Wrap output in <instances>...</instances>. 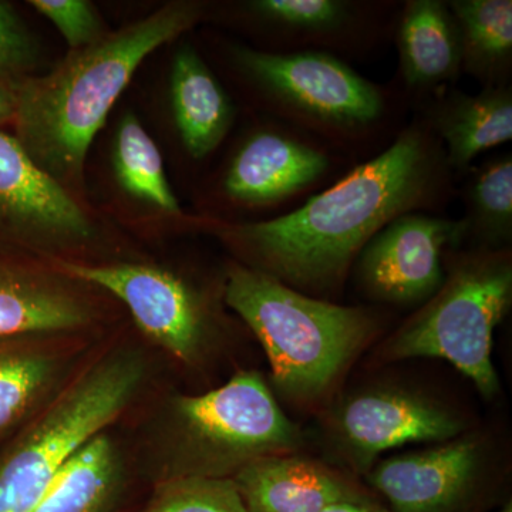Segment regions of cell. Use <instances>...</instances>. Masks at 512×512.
<instances>
[{
  "instance_id": "obj_1",
  "label": "cell",
  "mask_w": 512,
  "mask_h": 512,
  "mask_svg": "<svg viewBox=\"0 0 512 512\" xmlns=\"http://www.w3.org/2000/svg\"><path fill=\"white\" fill-rule=\"evenodd\" d=\"M441 170L439 144L414 124L382 154L357 165L299 210L232 225L222 234L244 249L255 269L282 284L330 288L380 229L433 200Z\"/></svg>"
},
{
  "instance_id": "obj_2",
  "label": "cell",
  "mask_w": 512,
  "mask_h": 512,
  "mask_svg": "<svg viewBox=\"0 0 512 512\" xmlns=\"http://www.w3.org/2000/svg\"><path fill=\"white\" fill-rule=\"evenodd\" d=\"M204 6L171 2L147 18L72 50L52 72L16 87L15 138L33 163L72 192L94 137L141 63L197 25Z\"/></svg>"
},
{
  "instance_id": "obj_3",
  "label": "cell",
  "mask_w": 512,
  "mask_h": 512,
  "mask_svg": "<svg viewBox=\"0 0 512 512\" xmlns=\"http://www.w3.org/2000/svg\"><path fill=\"white\" fill-rule=\"evenodd\" d=\"M224 296L261 342L276 387L296 399L325 392L375 329L363 309L311 298L247 266L229 269Z\"/></svg>"
},
{
  "instance_id": "obj_4",
  "label": "cell",
  "mask_w": 512,
  "mask_h": 512,
  "mask_svg": "<svg viewBox=\"0 0 512 512\" xmlns=\"http://www.w3.org/2000/svg\"><path fill=\"white\" fill-rule=\"evenodd\" d=\"M512 268L504 252L466 256L439 291L386 346L393 359L447 360L485 397L498 392L493 363L494 330L510 311Z\"/></svg>"
},
{
  "instance_id": "obj_5",
  "label": "cell",
  "mask_w": 512,
  "mask_h": 512,
  "mask_svg": "<svg viewBox=\"0 0 512 512\" xmlns=\"http://www.w3.org/2000/svg\"><path fill=\"white\" fill-rule=\"evenodd\" d=\"M144 362L121 352L84 373L0 460V512H30L64 464L123 412Z\"/></svg>"
},
{
  "instance_id": "obj_6",
  "label": "cell",
  "mask_w": 512,
  "mask_h": 512,
  "mask_svg": "<svg viewBox=\"0 0 512 512\" xmlns=\"http://www.w3.org/2000/svg\"><path fill=\"white\" fill-rule=\"evenodd\" d=\"M174 414L190 460L183 476L232 478L252 461L286 456L301 443L298 429L252 370L211 392L177 397Z\"/></svg>"
},
{
  "instance_id": "obj_7",
  "label": "cell",
  "mask_w": 512,
  "mask_h": 512,
  "mask_svg": "<svg viewBox=\"0 0 512 512\" xmlns=\"http://www.w3.org/2000/svg\"><path fill=\"white\" fill-rule=\"evenodd\" d=\"M234 57L262 92L312 123L357 130L382 116L384 97L379 87L328 53H269L237 47Z\"/></svg>"
},
{
  "instance_id": "obj_8",
  "label": "cell",
  "mask_w": 512,
  "mask_h": 512,
  "mask_svg": "<svg viewBox=\"0 0 512 512\" xmlns=\"http://www.w3.org/2000/svg\"><path fill=\"white\" fill-rule=\"evenodd\" d=\"M97 228L72 192L40 170L15 136L0 131V251H72Z\"/></svg>"
},
{
  "instance_id": "obj_9",
  "label": "cell",
  "mask_w": 512,
  "mask_h": 512,
  "mask_svg": "<svg viewBox=\"0 0 512 512\" xmlns=\"http://www.w3.org/2000/svg\"><path fill=\"white\" fill-rule=\"evenodd\" d=\"M62 274L116 296L144 335L183 362L200 355L211 316L200 292L160 266L59 262Z\"/></svg>"
},
{
  "instance_id": "obj_10",
  "label": "cell",
  "mask_w": 512,
  "mask_h": 512,
  "mask_svg": "<svg viewBox=\"0 0 512 512\" xmlns=\"http://www.w3.org/2000/svg\"><path fill=\"white\" fill-rule=\"evenodd\" d=\"M466 234L463 221L404 214L360 251L357 272L373 298L400 305L427 301L444 282L441 255Z\"/></svg>"
},
{
  "instance_id": "obj_11",
  "label": "cell",
  "mask_w": 512,
  "mask_h": 512,
  "mask_svg": "<svg viewBox=\"0 0 512 512\" xmlns=\"http://www.w3.org/2000/svg\"><path fill=\"white\" fill-rule=\"evenodd\" d=\"M367 481L392 512H477L483 501L480 450L470 439L389 458Z\"/></svg>"
},
{
  "instance_id": "obj_12",
  "label": "cell",
  "mask_w": 512,
  "mask_h": 512,
  "mask_svg": "<svg viewBox=\"0 0 512 512\" xmlns=\"http://www.w3.org/2000/svg\"><path fill=\"white\" fill-rule=\"evenodd\" d=\"M338 427L357 470L372 467L384 451L410 443L451 440L463 430L460 421L443 407L397 390L353 397L340 410Z\"/></svg>"
},
{
  "instance_id": "obj_13",
  "label": "cell",
  "mask_w": 512,
  "mask_h": 512,
  "mask_svg": "<svg viewBox=\"0 0 512 512\" xmlns=\"http://www.w3.org/2000/svg\"><path fill=\"white\" fill-rule=\"evenodd\" d=\"M90 319L72 278L0 258V342L72 332Z\"/></svg>"
},
{
  "instance_id": "obj_14",
  "label": "cell",
  "mask_w": 512,
  "mask_h": 512,
  "mask_svg": "<svg viewBox=\"0 0 512 512\" xmlns=\"http://www.w3.org/2000/svg\"><path fill=\"white\" fill-rule=\"evenodd\" d=\"M328 168L322 151L286 134L259 131L235 154L224 187L241 204L268 205L305 190Z\"/></svg>"
},
{
  "instance_id": "obj_15",
  "label": "cell",
  "mask_w": 512,
  "mask_h": 512,
  "mask_svg": "<svg viewBox=\"0 0 512 512\" xmlns=\"http://www.w3.org/2000/svg\"><path fill=\"white\" fill-rule=\"evenodd\" d=\"M232 480L248 512H320L340 501L367 498L328 468L289 454L258 458Z\"/></svg>"
},
{
  "instance_id": "obj_16",
  "label": "cell",
  "mask_w": 512,
  "mask_h": 512,
  "mask_svg": "<svg viewBox=\"0 0 512 512\" xmlns=\"http://www.w3.org/2000/svg\"><path fill=\"white\" fill-rule=\"evenodd\" d=\"M170 93L185 150L195 160L210 156L227 137L235 110L224 87L191 46L175 53Z\"/></svg>"
},
{
  "instance_id": "obj_17",
  "label": "cell",
  "mask_w": 512,
  "mask_h": 512,
  "mask_svg": "<svg viewBox=\"0 0 512 512\" xmlns=\"http://www.w3.org/2000/svg\"><path fill=\"white\" fill-rule=\"evenodd\" d=\"M433 124L446 146L448 167L463 173L478 154L511 140V89L488 86L476 96L451 94L437 107Z\"/></svg>"
},
{
  "instance_id": "obj_18",
  "label": "cell",
  "mask_w": 512,
  "mask_h": 512,
  "mask_svg": "<svg viewBox=\"0 0 512 512\" xmlns=\"http://www.w3.org/2000/svg\"><path fill=\"white\" fill-rule=\"evenodd\" d=\"M400 67L412 87L456 79L463 67L456 20L447 3L410 0L399 25Z\"/></svg>"
},
{
  "instance_id": "obj_19",
  "label": "cell",
  "mask_w": 512,
  "mask_h": 512,
  "mask_svg": "<svg viewBox=\"0 0 512 512\" xmlns=\"http://www.w3.org/2000/svg\"><path fill=\"white\" fill-rule=\"evenodd\" d=\"M121 474L113 441L97 434L64 464L30 512H110L120 495Z\"/></svg>"
},
{
  "instance_id": "obj_20",
  "label": "cell",
  "mask_w": 512,
  "mask_h": 512,
  "mask_svg": "<svg viewBox=\"0 0 512 512\" xmlns=\"http://www.w3.org/2000/svg\"><path fill=\"white\" fill-rule=\"evenodd\" d=\"M447 5L456 20L463 66L494 82L511 64V0H453Z\"/></svg>"
},
{
  "instance_id": "obj_21",
  "label": "cell",
  "mask_w": 512,
  "mask_h": 512,
  "mask_svg": "<svg viewBox=\"0 0 512 512\" xmlns=\"http://www.w3.org/2000/svg\"><path fill=\"white\" fill-rule=\"evenodd\" d=\"M113 168L120 187L131 197L165 214H181L160 150L133 113L123 117L117 130Z\"/></svg>"
},
{
  "instance_id": "obj_22",
  "label": "cell",
  "mask_w": 512,
  "mask_h": 512,
  "mask_svg": "<svg viewBox=\"0 0 512 512\" xmlns=\"http://www.w3.org/2000/svg\"><path fill=\"white\" fill-rule=\"evenodd\" d=\"M56 376V362L26 340L0 342V440L42 400Z\"/></svg>"
},
{
  "instance_id": "obj_23",
  "label": "cell",
  "mask_w": 512,
  "mask_h": 512,
  "mask_svg": "<svg viewBox=\"0 0 512 512\" xmlns=\"http://www.w3.org/2000/svg\"><path fill=\"white\" fill-rule=\"evenodd\" d=\"M468 218L466 232L485 244L510 242L512 234V158L500 156L474 170L467 191Z\"/></svg>"
},
{
  "instance_id": "obj_24",
  "label": "cell",
  "mask_w": 512,
  "mask_h": 512,
  "mask_svg": "<svg viewBox=\"0 0 512 512\" xmlns=\"http://www.w3.org/2000/svg\"><path fill=\"white\" fill-rule=\"evenodd\" d=\"M143 512H248L232 478L178 476L165 481Z\"/></svg>"
},
{
  "instance_id": "obj_25",
  "label": "cell",
  "mask_w": 512,
  "mask_h": 512,
  "mask_svg": "<svg viewBox=\"0 0 512 512\" xmlns=\"http://www.w3.org/2000/svg\"><path fill=\"white\" fill-rule=\"evenodd\" d=\"M247 8L262 22L295 35L333 32L352 18L349 3L340 0H254Z\"/></svg>"
},
{
  "instance_id": "obj_26",
  "label": "cell",
  "mask_w": 512,
  "mask_h": 512,
  "mask_svg": "<svg viewBox=\"0 0 512 512\" xmlns=\"http://www.w3.org/2000/svg\"><path fill=\"white\" fill-rule=\"evenodd\" d=\"M29 5L56 26L72 50L92 46L106 36L99 13L87 0H30Z\"/></svg>"
},
{
  "instance_id": "obj_27",
  "label": "cell",
  "mask_w": 512,
  "mask_h": 512,
  "mask_svg": "<svg viewBox=\"0 0 512 512\" xmlns=\"http://www.w3.org/2000/svg\"><path fill=\"white\" fill-rule=\"evenodd\" d=\"M39 57L36 40L18 12L0 2V82L19 83L30 76Z\"/></svg>"
},
{
  "instance_id": "obj_28",
  "label": "cell",
  "mask_w": 512,
  "mask_h": 512,
  "mask_svg": "<svg viewBox=\"0 0 512 512\" xmlns=\"http://www.w3.org/2000/svg\"><path fill=\"white\" fill-rule=\"evenodd\" d=\"M18 83L0 82V123L15 119Z\"/></svg>"
},
{
  "instance_id": "obj_29",
  "label": "cell",
  "mask_w": 512,
  "mask_h": 512,
  "mask_svg": "<svg viewBox=\"0 0 512 512\" xmlns=\"http://www.w3.org/2000/svg\"><path fill=\"white\" fill-rule=\"evenodd\" d=\"M320 512H392L389 508H383L375 501L365 498V500L340 501L326 507Z\"/></svg>"
},
{
  "instance_id": "obj_30",
  "label": "cell",
  "mask_w": 512,
  "mask_h": 512,
  "mask_svg": "<svg viewBox=\"0 0 512 512\" xmlns=\"http://www.w3.org/2000/svg\"><path fill=\"white\" fill-rule=\"evenodd\" d=\"M498 512H512L511 500H508L507 503H505Z\"/></svg>"
}]
</instances>
